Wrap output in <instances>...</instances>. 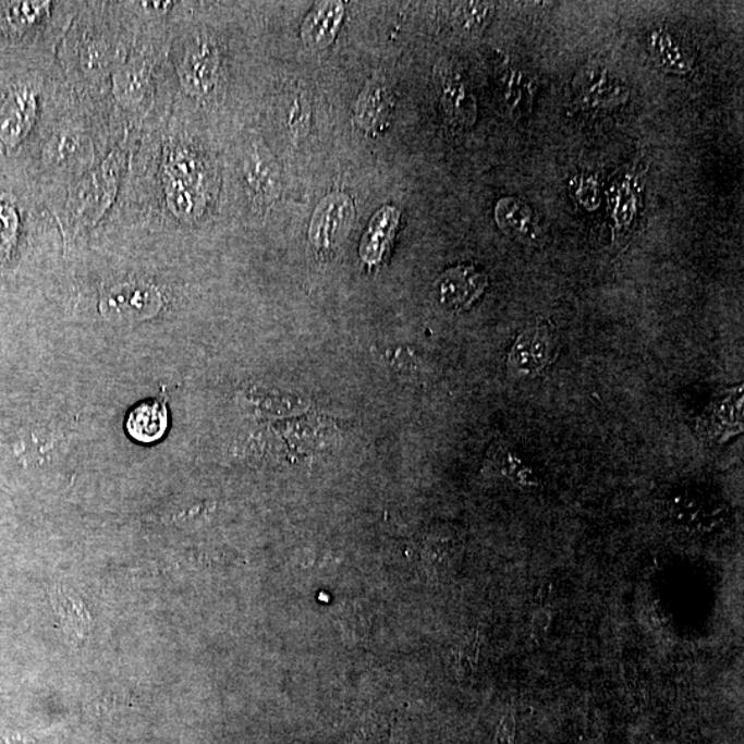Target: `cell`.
<instances>
[{
    "mask_svg": "<svg viewBox=\"0 0 744 744\" xmlns=\"http://www.w3.org/2000/svg\"><path fill=\"white\" fill-rule=\"evenodd\" d=\"M126 144L114 149L100 168L88 174L80 185L72 191L68 200V215L72 225L76 228L90 227L96 223L111 206L117 195L119 176H121Z\"/></svg>",
    "mask_w": 744,
    "mask_h": 744,
    "instance_id": "1",
    "label": "cell"
},
{
    "mask_svg": "<svg viewBox=\"0 0 744 744\" xmlns=\"http://www.w3.org/2000/svg\"><path fill=\"white\" fill-rule=\"evenodd\" d=\"M166 173L170 210L182 218L199 216L205 205V169L200 161L188 150H174L166 163Z\"/></svg>",
    "mask_w": 744,
    "mask_h": 744,
    "instance_id": "2",
    "label": "cell"
},
{
    "mask_svg": "<svg viewBox=\"0 0 744 744\" xmlns=\"http://www.w3.org/2000/svg\"><path fill=\"white\" fill-rule=\"evenodd\" d=\"M161 295L155 285L130 282L113 285L102 295L100 309L103 317L118 325H130L153 319L161 309Z\"/></svg>",
    "mask_w": 744,
    "mask_h": 744,
    "instance_id": "3",
    "label": "cell"
},
{
    "mask_svg": "<svg viewBox=\"0 0 744 744\" xmlns=\"http://www.w3.org/2000/svg\"><path fill=\"white\" fill-rule=\"evenodd\" d=\"M434 77L447 122L455 127L472 126L476 122L477 103L461 68L449 60H440Z\"/></svg>",
    "mask_w": 744,
    "mask_h": 744,
    "instance_id": "4",
    "label": "cell"
},
{
    "mask_svg": "<svg viewBox=\"0 0 744 744\" xmlns=\"http://www.w3.org/2000/svg\"><path fill=\"white\" fill-rule=\"evenodd\" d=\"M356 210L351 197L332 194L316 207L309 228V241L316 252L330 253L345 241L355 221Z\"/></svg>",
    "mask_w": 744,
    "mask_h": 744,
    "instance_id": "5",
    "label": "cell"
},
{
    "mask_svg": "<svg viewBox=\"0 0 744 744\" xmlns=\"http://www.w3.org/2000/svg\"><path fill=\"white\" fill-rule=\"evenodd\" d=\"M557 355V337L549 326L529 327L512 347L509 371L516 377H535L550 366Z\"/></svg>",
    "mask_w": 744,
    "mask_h": 744,
    "instance_id": "6",
    "label": "cell"
},
{
    "mask_svg": "<svg viewBox=\"0 0 744 744\" xmlns=\"http://www.w3.org/2000/svg\"><path fill=\"white\" fill-rule=\"evenodd\" d=\"M488 285L487 275L475 267H460L447 270L436 283L437 296L447 309L462 312L472 308Z\"/></svg>",
    "mask_w": 744,
    "mask_h": 744,
    "instance_id": "7",
    "label": "cell"
},
{
    "mask_svg": "<svg viewBox=\"0 0 744 744\" xmlns=\"http://www.w3.org/2000/svg\"><path fill=\"white\" fill-rule=\"evenodd\" d=\"M220 70L218 50L210 40L197 39L186 50L182 64V82L196 96H206L215 88Z\"/></svg>",
    "mask_w": 744,
    "mask_h": 744,
    "instance_id": "8",
    "label": "cell"
},
{
    "mask_svg": "<svg viewBox=\"0 0 744 744\" xmlns=\"http://www.w3.org/2000/svg\"><path fill=\"white\" fill-rule=\"evenodd\" d=\"M244 174L253 194L263 202H272L280 192V170L273 155L259 143H254L244 156Z\"/></svg>",
    "mask_w": 744,
    "mask_h": 744,
    "instance_id": "9",
    "label": "cell"
},
{
    "mask_svg": "<svg viewBox=\"0 0 744 744\" xmlns=\"http://www.w3.org/2000/svg\"><path fill=\"white\" fill-rule=\"evenodd\" d=\"M394 107L392 92L382 82H369L355 107V122L369 135L383 132L388 126Z\"/></svg>",
    "mask_w": 744,
    "mask_h": 744,
    "instance_id": "10",
    "label": "cell"
},
{
    "mask_svg": "<svg viewBox=\"0 0 744 744\" xmlns=\"http://www.w3.org/2000/svg\"><path fill=\"white\" fill-rule=\"evenodd\" d=\"M575 83L577 95L586 107H615L627 98V88L602 68L595 66L582 71Z\"/></svg>",
    "mask_w": 744,
    "mask_h": 744,
    "instance_id": "11",
    "label": "cell"
},
{
    "mask_svg": "<svg viewBox=\"0 0 744 744\" xmlns=\"http://www.w3.org/2000/svg\"><path fill=\"white\" fill-rule=\"evenodd\" d=\"M345 14L341 2H321L306 15L301 36L305 45L314 49H325L334 41Z\"/></svg>",
    "mask_w": 744,
    "mask_h": 744,
    "instance_id": "12",
    "label": "cell"
},
{
    "mask_svg": "<svg viewBox=\"0 0 744 744\" xmlns=\"http://www.w3.org/2000/svg\"><path fill=\"white\" fill-rule=\"evenodd\" d=\"M400 222V211L397 207L385 206L376 212L368 223L366 235L361 244V255L364 263L377 265L382 261L393 243Z\"/></svg>",
    "mask_w": 744,
    "mask_h": 744,
    "instance_id": "13",
    "label": "cell"
},
{
    "mask_svg": "<svg viewBox=\"0 0 744 744\" xmlns=\"http://www.w3.org/2000/svg\"><path fill=\"white\" fill-rule=\"evenodd\" d=\"M496 221L507 235L533 244L540 237L534 211L516 197H503L496 207Z\"/></svg>",
    "mask_w": 744,
    "mask_h": 744,
    "instance_id": "14",
    "label": "cell"
},
{
    "mask_svg": "<svg viewBox=\"0 0 744 744\" xmlns=\"http://www.w3.org/2000/svg\"><path fill=\"white\" fill-rule=\"evenodd\" d=\"M51 598H53L54 611L60 618L61 627L75 643L83 642L92 627V617L85 602L74 590L66 589L64 586L54 587Z\"/></svg>",
    "mask_w": 744,
    "mask_h": 744,
    "instance_id": "15",
    "label": "cell"
},
{
    "mask_svg": "<svg viewBox=\"0 0 744 744\" xmlns=\"http://www.w3.org/2000/svg\"><path fill=\"white\" fill-rule=\"evenodd\" d=\"M35 100L27 90L14 93L0 114V138L9 147L28 133L35 118Z\"/></svg>",
    "mask_w": 744,
    "mask_h": 744,
    "instance_id": "16",
    "label": "cell"
},
{
    "mask_svg": "<svg viewBox=\"0 0 744 744\" xmlns=\"http://www.w3.org/2000/svg\"><path fill=\"white\" fill-rule=\"evenodd\" d=\"M64 449V435L51 426H38V428L31 429L19 444L21 458L29 465L53 462Z\"/></svg>",
    "mask_w": 744,
    "mask_h": 744,
    "instance_id": "17",
    "label": "cell"
},
{
    "mask_svg": "<svg viewBox=\"0 0 744 744\" xmlns=\"http://www.w3.org/2000/svg\"><path fill=\"white\" fill-rule=\"evenodd\" d=\"M168 410L158 400L138 404L127 419V431L139 443H154L163 437L168 429Z\"/></svg>",
    "mask_w": 744,
    "mask_h": 744,
    "instance_id": "18",
    "label": "cell"
},
{
    "mask_svg": "<svg viewBox=\"0 0 744 744\" xmlns=\"http://www.w3.org/2000/svg\"><path fill=\"white\" fill-rule=\"evenodd\" d=\"M649 51L660 68L671 74L684 75L692 70V61L668 31L657 29L649 35Z\"/></svg>",
    "mask_w": 744,
    "mask_h": 744,
    "instance_id": "19",
    "label": "cell"
},
{
    "mask_svg": "<svg viewBox=\"0 0 744 744\" xmlns=\"http://www.w3.org/2000/svg\"><path fill=\"white\" fill-rule=\"evenodd\" d=\"M493 13H496V4L493 3H455L452 23L462 34L476 35L483 33L490 25Z\"/></svg>",
    "mask_w": 744,
    "mask_h": 744,
    "instance_id": "20",
    "label": "cell"
},
{
    "mask_svg": "<svg viewBox=\"0 0 744 744\" xmlns=\"http://www.w3.org/2000/svg\"><path fill=\"white\" fill-rule=\"evenodd\" d=\"M114 88L119 100L126 106H134L142 100L145 90L148 86V70L144 64L134 62L132 65L123 68L114 81Z\"/></svg>",
    "mask_w": 744,
    "mask_h": 744,
    "instance_id": "21",
    "label": "cell"
},
{
    "mask_svg": "<svg viewBox=\"0 0 744 744\" xmlns=\"http://www.w3.org/2000/svg\"><path fill=\"white\" fill-rule=\"evenodd\" d=\"M480 637L475 636L462 645L460 654H458V666L462 671H471L475 669L477 663L478 652H480Z\"/></svg>",
    "mask_w": 744,
    "mask_h": 744,
    "instance_id": "22",
    "label": "cell"
},
{
    "mask_svg": "<svg viewBox=\"0 0 744 744\" xmlns=\"http://www.w3.org/2000/svg\"><path fill=\"white\" fill-rule=\"evenodd\" d=\"M516 737V721L512 712L502 718L501 724L498 727L496 743L493 744H514Z\"/></svg>",
    "mask_w": 744,
    "mask_h": 744,
    "instance_id": "23",
    "label": "cell"
},
{
    "mask_svg": "<svg viewBox=\"0 0 744 744\" xmlns=\"http://www.w3.org/2000/svg\"><path fill=\"white\" fill-rule=\"evenodd\" d=\"M550 622L551 617L549 611L539 610L537 613H535L533 624H530V626H533V629H530L533 637L535 639H544L546 634H548Z\"/></svg>",
    "mask_w": 744,
    "mask_h": 744,
    "instance_id": "24",
    "label": "cell"
}]
</instances>
